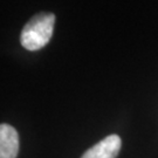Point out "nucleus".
I'll return each mask as SVG.
<instances>
[{
    "mask_svg": "<svg viewBox=\"0 0 158 158\" xmlns=\"http://www.w3.org/2000/svg\"><path fill=\"white\" fill-rule=\"evenodd\" d=\"M55 15L48 12L35 14L23 26L20 35V42L27 51L34 52L44 48L54 32Z\"/></svg>",
    "mask_w": 158,
    "mask_h": 158,
    "instance_id": "f257e3e1",
    "label": "nucleus"
},
{
    "mask_svg": "<svg viewBox=\"0 0 158 158\" xmlns=\"http://www.w3.org/2000/svg\"><path fill=\"white\" fill-rule=\"evenodd\" d=\"M121 145L122 141L118 135L107 136L87 150L81 158H116L121 150Z\"/></svg>",
    "mask_w": 158,
    "mask_h": 158,
    "instance_id": "f03ea898",
    "label": "nucleus"
},
{
    "mask_svg": "<svg viewBox=\"0 0 158 158\" xmlns=\"http://www.w3.org/2000/svg\"><path fill=\"white\" fill-rule=\"evenodd\" d=\"M19 135L10 124H0V158H17Z\"/></svg>",
    "mask_w": 158,
    "mask_h": 158,
    "instance_id": "7ed1b4c3",
    "label": "nucleus"
}]
</instances>
